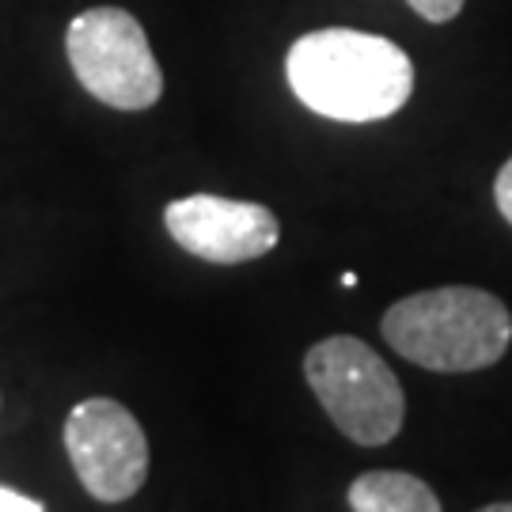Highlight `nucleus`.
<instances>
[{
    "mask_svg": "<svg viewBox=\"0 0 512 512\" xmlns=\"http://www.w3.org/2000/svg\"><path fill=\"white\" fill-rule=\"evenodd\" d=\"M0 512H46V509H42V501H35V497L0 486Z\"/></svg>",
    "mask_w": 512,
    "mask_h": 512,
    "instance_id": "nucleus-10",
    "label": "nucleus"
},
{
    "mask_svg": "<svg viewBox=\"0 0 512 512\" xmlns=\"http://www.w3.org/2000/svg\"><path fill=\"white\" fill-rule=\"evenodd\" d=\"M342 285H346V289H357V274H342Z\"/></svg>",
    "mask_w": 512,
    "mask_h": 512,
    "instance_id": "nucleus-12",
    "label": "nucleus"
},
{
    "mask_svg": "<svg viewBox=\"0 0 512 512\" xmlns=\"http://www.w3.org/2000/svg\"><path fill=\"white\" fill-rule=\"evenodd\" d=\"M289 88L308 110L334 122H384L410 103L414 65L391 38L323 27L300 35L285 57Z\"/></svg>",
    "mask_w": 512,
    "mask_h": 512,
    "instance_id": "nucleus-1",
    "label": "nucleus"
},
{
    "mask_svg": "<svg viewBox=\"0 0 512 512\" xmlns=\"http://www.w3.org/2000/svg\"><path fill=\"white\" fill-rule=\"evenodd\" d=\"M164 228L186 255L213 262V266L255 262L270 255L281 239V224L266 205L236 202L220 194L175 198L164 209Z\"/></svg>",
    "mask_w": 512,
    "mask_h": 512,
    "instance_id": "nucleus-6",
    "label": "nucleus"
},
{
    "mask_svg": "<svg viewBox=\"0 0 512 512\" xmlns=\"http://www.w3.org/2000/svg\"><path fill=\"white\" fill-rule=\"evenodd\" d=\"M304 376L330 421L361 448H380L399 437L406 395L376 349L353 334H330L304 357Z\"/></svg>",
    "mask_w": 512,
    "mask_h": 512,
    "instance_id": "nucleus-3",
    "label": "nucleus"
},
{
    "mask_svg": "<svg viewBox=\"0 0 512 512\" xmlns=\"http://www.w3.org/2000/svg\"><path fill=\"white\" fill-rule=\"evenodd\" d=\"M65 54L80 88L114 110H148L164 95V73L141 19L126 8H88L69 19Z\"/></svg>",
    "mask_w": 512,
    "mask_h": 512,
    "instance_id": "nucleus-4",
    "label": "nucleus"
},
{
    "mask_svg": "<svg viewBox=\"0 0 512 512\" xmlns=\"http://www.w3.org/2000/svg\"><path fill=\"white\" fill-rule=\"evenodd\" d=\"M478 512H512V501H497V505H486V509Z\"/></svg>",
    "mask_w": 512,
    "mask_h": 512,
    "instance_id": "nucleus-11",
    "label": "nucleus"
},
{
    "mask_svg": "<svg viewBox=\"0 0 512 512\" xmlns=\"http://www.w3.org/2000/svg\"><path fill=\"white\" fill-rule=\"evenodd\" d=\"M494 202H497V213L512 224V156L505 160V167L497 171L494 179Z\"/></svg>",
    "mask_w": 512,
    "mask_h": 512,
    "instance_id": "nucleus-9",
    "label": "nucleus"
},
{
    "mask_svg": "<svg viewBox=\"0 0 512 512\" xmlns=\"http://www.w3.org/2000/svg\"><path fill=\"white\" fill-rule=\"evenodd\" d=\"M380 334L403 361L429 372H478L512 346L509 308L475 285H444L403 296L384 311Z\"/></svg>",
    "mask_w": 512,
    "mask_h": 512,
    "instance_id": "nucleus-2",
    "label": "nucleus"
},
{
    "mask_svg": "<svg viewBox=\"0 0 512 512\" xmlns=\"http://www.w3.org/2000/svg\"><path fill=\"white\" fill-rule=\"evenodd\" d=\"M353 512H440V501L429 482L406 471H365L349 482Z\"/></svg>",
    "mask_w": 512,
    "mask_h": 512,
    "instance_id": "nucleus-7",
    "label": "nucleus"
},
{
    "mask_svg": "<svg viewBox=\"0 0 512 512\" xmlns=\"http://www.w3.org/2000/svg\"><path fill=\"white\" fill-rule=\"evenodd\" d=\"M406 4H410L425 23H448V19H456L459 12H463L467 0H406Z\"/></svg>",
    "mask_w": 512,
    "mask_h": 512,
    "instance_id": "nucleus-8",
    "label": "nucleus"
},
{
    "mask_svg": "<svg viewBox=\"0 0 512 512\" xmlns=\"http://www.w3.org/2000/svg\"><path fill=\"white\" fill-rule=\"evenodd\" d=\"M65 452L80 486L103 501L122 505L148 482V437L129 406L107 395L76 403L65 418Z\"/></svg>",
    "mask_w": 512,
    "mask_h": 512,
    "instance_id": "nucleus-5",
    "label": "nucleus"
}]
</instances>
